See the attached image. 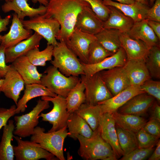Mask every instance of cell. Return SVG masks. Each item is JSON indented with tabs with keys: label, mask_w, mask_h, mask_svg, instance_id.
Returning a JSON list of instances; mask_svg holds the SVG:
<instances>
[{
	"label": "cell",
	"mask_w": 160,
	"mask_h": 160,
	"mask_svg": "<svg viewBox=\"0 0 160 160\" xmlns=\"http://www.w3.org/2000/svg\"><path fill=\"white\" fill-rule=\"evenodd\" d=\"M89 5L82 0H48L45 13L43 16L52 17L60 25L56 39L65 42L73 31L78 14L86 7Z\"/></svg>",
	"instance_id": "obj_1"
},
{
	"label": "cell",
	"mask_w": 160,
	"mask_h": 160,
	"mask_svg": "<svg viewBox=\"0 0 160 160\" xmlns=\"http://www.w3.org/2000/svg\"><path fill=\"white\" fill-rule=\"evenodd\" d=\"M80 147L79 155L86 160H116L111 146L100 136L97 129L92 135L87 138L80 135L76 136Z\"/></svg>",
	"instance_id": "obj_2"
},
{
	"label": "cell",
	"mask_w": 160,
	"mask_h": 160,
	"mask_svg": "<svg viewBox=\"0 0 160 160\" xmlns=\"http://www.w3.org/2000/svg\"><path fill=\"white\" fill-rule=\"evenodd\" d=\"M67 126L58 130L45 132L44 128L36 127L31 141L55 155L59 160H65L63 147L65 139L70 135Z\"/></svg>",
	"instance_id": "obj_3"
},
{
	"label": "cell",
	"mask_w": 160,
	"mask_h": 160,
	"mask_svg": "<svg viewBox=\"0 0 160 160\" xmlns=\"http://www.w3.org/2000/svg\"><path fill=\"white\" fill-rule=\"evenodd\" d=\"M53 56L51 63L65 76H78L84 74L81 62L65 42L60 41L54 47Z\"/></svg>",
	"instance_id": "obj_4"
},
{
	"label": "cell",
	"mask_w": 160,
	"mask_h": 160,
	"mask_svg": "<svg viewBox=\"0 0 160 160\" xmlns=\"http://www.w3.org/2000/svg\"><path fill=\"white\" fill-rule=\"evenodd\" d=\"M40 84L57 95L65 98L68 93L80 80L78 76H67L52 65L46 70Z\"/></svg>",
	"instance_id": "obj_5"
},
{
	"label": "cell",
	"mask_w": 160,
	"mask_h": 160,
	"mask_svg": "<svg viewBox=\"0 0 160 160\" xmlns=\"http://www.w3.org/2000/svg\"><path fill=\"white\" fill-rule=\"evenodd\" d=\"M21 21L25 28L33 30L44 38L47 45L55 47L58 44L56 37L59 32L60 25L54 18H46L39 15Z\"/></svg>",
	"instance_id": "obj_6"
},
{
	"label": "cell",
	"mask_w": 160,
	"mask_h": 160,
	"mask_svg": "<svg viewBox=\"0 0 160 160\" xmlns=\"http://www.w3.org/2000/svg\"><path fill=\"white\" fill-rule=\"evenodd\" d=\"M49 101L39 99L33 109L28 113L14 117L16 127L13 134L25 138L33 134L34 128L39 123V115L43 111L50 107Z\"/></svg>",
	"instance_id": "obj_7"
},
{
	"label": "cell",
	"mask_w": 160,
	"mask_h": 160,
	"mask_svg": "<svg viewBox=\"0 0 160 160\" xmlns=\"http://www.w3.org/2000/svg\"><path fill=\"white\" fill-rule=\"evenodd\" d=\"M41 99L51 102L53 104L52 110L48 113H41L39 117L42 121L48 122L52 127L48 132L58 130L67 126V122L70 113L67 111L65 98L59 95L54 97H41Z\"/></svg>",
	"instance_id": "obj_8"
},
{
	"label": "cell",
	"mask_w": 160,
	"mask_h": 160,
	"mask_svg": "<svg viewBox=\"0 0 160 160\" xmlns=\"http://www.w3.org/2000/svg\"><path fill=\"white\" fill-rule=\"evenodd\" d=\"M80 76V79L83 83L85 88V103L95 105L113 96L99 72L91 76H87L85 74Z\"/></svg>",
	"instance_id": "obj_9"
},
{
	"label": "cell",
	"mask_w": 160,
	"mask_h": 160,
	"mask_svg": "<svg viewBox=\"0 0 160 160\" xmlns=\"http://www.w3.org/2000/svg\"><path fill=\"white\" fill-rule=\"evenodd\" d=\"M17 145L13 146L14 156L17 160H59L55 155L40 147L31 141L23 140L18 136H14Z\"/></svg>",
	"instance_id": "obj_10"
},
{
	"label": "cell",
	"mask_w": 160,
	"mask_h": 160,
	"mask_svg": "<svg viewBox=\"0 0 160 160\" xmlns=\"http://www.w3.org/2000/svg\"><path fill=\"white\" fill-rule=\"evenodd\" d=\"M96 39L95 35L75 28L69 39L65 42L82 63L87 64L90 45Z\"/></svg>",
	"instance_id": "obj_11"
},
{
	"label": "cell",
	"mask_w": 160,
	"mask_h": 160,
	"mask_svg": "<svg viewBox=\"0 0 160 160\" xmlns=\"http://www.w3.org/2000/svg\"><path fill=\"white\" fill-rule=\"evenodd\" d=\"M98 130L102 138L111 147L117 159L123 156L124 153L119 144L115 122L111 113L101 114Z\"/></svg>",
	"instance_id": "obj_12"
},
{
	"label": "cell",
	"mask_w": 160,
	"mask_h": 160,
	"mask_svg": "<svg viewBox=\"0 0 160 160\" xmlns=\"http://www.w3.org/2000/svg\"><path fill=\"white\" fill-rule=\"evenodd\" d=\"M107 87L113 96L130 86L123 67H117L99 72Z\"/></svg>",
	"instance_id": "obj_13"
},
{
	"label": "cell",
	"mask_w": 160,
	"mask_h": 160,
	"mask_svg": "<svg viewBox=\"0 0 160 160\" xmlns=\"http://www.w3.org/2000/svg\"><path fill=\"white\" fill-rule=\"evenodd\" d=\"M143 93L140 86L131 85L111 98L98 103L101 113H111L117 111L132 97Z\"/></svg>",
	"instance_id": "obj_14"
},
{
	"label": "cell",
	"mask_w": 160,
	"mask_h": 160,
	"mask_svg": "<svg viewBox=\"0 0 160 160\" xmlns=\"http://www.w3.org/2000/svg\"><path fill=\"white\" fill-rule=\"evenodd\" d=\"M120 38L127 59L145 61L150 47L142 41L131 37L127 33L121 32Z\"/></svg>",
	"instance_id": "obj_15"
},
{
	"label": "cell",
	"mask_w": 160,
	"mask_h": 160,
	"mask_svg": "<svg viewBox=\"0 0 160 160\" xmlns=\"http://www.w3.org/2000/svg\"><path fill=\"white\" fill-rule=\"evenodd\" d=\"M4 79L1 91L17 105L21 92L24 89L25 84L24 80L12 64L9 65Z\"/></svg>",
	"instance_id": "obj_16"
},
{
	"label": "cell",
	"mask_w": 160,
	"mask_h": 160,
	"mask_svg": "<svg viewBox=\"0 0 160 160\" xmlns=\"http://www.w3.org/2000/svg\"><path fill=\"white\" fill-rule=\"evenodd\" d=\"M127 60L125 52L121 47L112 55L97 63L89 64L82 63L84 74L91 76L101 71L117 67H122Z\"/></svg>",
	"instance_id": "obj_17"
},
{
	"label": "cell",
	"mask_w": 160,
	"mask_h": 160,
	"mask_svg": "<svg viewBox=\"0 0 160 160\" xmlns=\"http://www.w3.org/2000/svg\"><path fill=\"white\" fill-rule=\"evenodd\" d=\"M28 0H5L1 6L3 12L6 13L13 11L20 20L26 17L32 18L39 15H43L46 12L47 7L40 5L38 8L31 7L28 2Z\"/></svg>",
	"instance_id": "obj_18"
},
{
	"label": "cell",
	"mask_w": 160,
	"mask_h": 160,
	"mask_svg": "<svg viewBox=\"0 0 160 160\" xmlns=\"http://www.w3.org/2000/svg\"><path fill=\"white\" fill-rule=\"evenodd\" d=\"M103 22L94 12L89 5L78 14L75 28L95 35L103 28Z\"/></svg>",
	"instance_id": "obj_19"
},
{
	"label": "cell",
	"mask_w": 160,
	"mask_h": 160,
	"mask_svg": "<svg viewBox=\"0 0 160 160\" xmlns=\"http://www.w3.org/2000/svg\"><path fill=\"white\" fill-rule=\"evenodd\" d=\"M155 98L146 93L132 97L117 111L119 113L140 116L144 115L154 102Z\"/></svg>",
	"instance_id": "obj_20"
},
{
	"label": "cell",
	"mask_w": 160,
	"mask_h": 160,
	"mask_svg": "<svg viewBox=\"0 0 160 160\" xmlns=\"http://www.w3.org/2000/svg\"><path fill=\"white\" fill-rule=\"evenodd\" d=\"M11 25L8 32L1 37V44L6 48L14 46L27 39L32 35V31L25 28L21 20L15 13L12 15Z\"/></svg>",
	"instance_id": "obj_21"
},
{
	"label": "cell",
	"mask_w": 160,
	"mask_h": 160,
	"mask_svg": "<svg viewBox=\"0 0 160 160\" xmlns=\"http://www.w3.org/2000/svg\"><path fill=\"white\" fill-rule=\"evenodd\" d=\"M43 37L36 32L29 38L11 47L6 48L5 60L7 63H12L17 58L26 54L31 50L39 48Z\"/></svg>",
	"instance_id": "obj_22"
},
{
	"label": "cell",
	"mask_w": 160,
	"mask_h": 160,
	"mask_svg": "<svg viewBox=\"0 0 160 160\" xmlns=\"http://www.w3.org/2000/svg\"><path fill=\"white\" fill-rule=\"evenodd\" d=\"M123 67L128 77L130 86H140L151 78L144 61L127 59Z\"/></svg>",
	"instance_id": "obj_23"
},
{
	"label": "cell",
	"mask_w": 160,
	"mask_h": 160,
	"mask_svg": "<svg viewBox=\"0 0 160 160\" xmlns=\"http://www.w3.org/2000/svg\"><path fill=\"white\" fill-rule=\"evenodd\" d=\"M12 64L23 78L25 85L40 84L43 74L38 72L36 66L29 61L26 56L17 58Z\"/></svg>",
	"instance_id": "obj_24"
},
{
	"label": "cell",
	"mask_w": 160,
	"mask_h": 160,
	"mask_svg": "<svg viewBox=\"0 0 160 160\" xmlns=\"http://www.w3.org/2000/svg\"><path fill=\"white\" fill-rule=\"evenodd\" d=\"M103 1L106 5L116 8L124 15L132 18L134 22L146 19L149 8V6L136 1L131 4H121L111 0H104Z\"/></svg>",
	"instance_id": "obj_25"
},
{
	"label": "cell",
	"mask_w": 160,
	"mask_h": 160,
	"mask_svg": "<svg viewBox=\"0 0 160 160\" xmlns=\"http://www.w3.org/2000/svg\"><path fill=\"white\" fill-rule=\"evenodd\" d=\"M57 95L40 84L33 83L25 84L24 93L18 100L16 105V114L24 112L27 108V103L32 99L40 96L54 97Z\"/></svg>",
	"instance_id": "obj_26"
},
{
	"label": "cell",
	"mask_w": 160,
	"mask_h": 160,
	"mask_svg": "<svg viewBox=\"0 0 160 160\" xmlns=\"http://www.w3.org/2000/svg\"><path fill=\"white\" fill-rule=\"evenodd\" d=\"M127 33L131 37L142 41L149 47L160 45V40L145 19L134 22Z\"/></svg>",
	"instance_id": "obj_27"
},
{
	"label": "cell",
	"mask_w": 160,
	"mask_h": 160,
	"mask_svg": "<svg viewBox=\"0 0 160 160\" xmlns=\"http://www.w3.org/2000/svg\"><path fill=\"white\" fill-rule=\"evenodd\" d=\"M107 6L110 12L108 18L103 22V28L114 29L121 33H127L133 25L134 21L114 7Z\"/></svg>",
	"instance_id": "obj_28"
},
{
	"label": "cell",
	"mask_w": 160,
	"mask_h": 160,
	"mask_svg": "<svg viewBox=\"0 0 160 160\" xmlns=\"http://www.w3.org/2000/svg\"><path fill=\"white\" fill-rule=\"evenodd\" d=\"M111 114L116 126L135 133L143 127L147 122L146 119L141 116L120 113L117 111Z\"/></svg>",
	"instance_id": "obj_29"
},
{
	"label": "cell",
	"mask_w": 160,
	"mask_h": 160,
	"mask_svg": "<svg viewBox=\"0 0 160 160\" xmlns=\"http://www.w3.org/2000/svg\"><path fill=\"white\" fill-rule=\"evenodd\" d=\"M66 125L70 134L68 136L74 140H77L76 137L78 135L89 138L94 133L87 123L75 112L70 113Z\"/></svg>",
	"instance_id": "obj_30"
},
{
	"label": "cell",
	"mask_w": 160,
	"mask_h": 160,
	"mask_svg": "<svg viewBox=\"0 0 160 160\" xmlns=\"http://www.w3.org/2000/svg\"><path fill=\"white\" fill-rule=\"evenodd\" d=\"M14 121H8V124L3 127L0 142V160H13L14 153L11 142L14 137Z\"/></svg>",
	"instance_id": "obj_31"
},
{
	"label": "cell",
	"mask_w": 160,
	"mask_h": 160,
	"mask_svg": "<svg viewBox=\"0 0 160 160\" xmlns=\"http://www.w3.org/2000/svg\"><path fill=\"white\" fill-rule=\"evenodd\" d=\"M121 32L116 29L103 28L95 36L97 40L104 48L114 54L121 47Z\"/></svg>",
	"instance_id": "obj_32"
},
{
	"label": "cell",
	"mask_w": 160,
	"mask_h": 160,
	"mask_svg": "<svg viewBox=\"0 0 160 160\" xmlns=\"http://www.w3.org/2000/svg\"><path fill=\"white\" fill-rule=\"evenodd\" d=\"M75 112L87 123L93 132L97 129L102 114L98 104L92 105L84 103Z\"/></svg>",
	"instance_id": "obj_33"
},
{
	"label": "cell",
	"mask_w": 160,
	"mask_h": 160,
	"mask_svg": "<svg viewBox=\"0 0 160 160\" xmlns=\"http://www.w3.org/2000/svg\"><path fill=\"white\" fill-rule=\"evenodd\" d=\"M84 84L80 78V80L68 93L65 97L67 110L71 113L75 112L83 103H85Z\"/></svg>",
	"instance_id": "obj_34"
},
{
	"label": "cell",
	"mask_w": 160,
	"mask_h": 160,
	"mask_svg": "<svg viewBox=\"0 0 160 160\" xmlns=\"http://www.w3.org/2000/svg\"><path fill=\"white\" fill-rule=\"evenodd\" d=\"M118 141L124 155L138 148L136 133L116 125Z\"/></svg>",
	"instance_id": "obj_35"
},
{
	"label": "cell",
	"mask_w": 160,
	"mask_h": 160,
	"mask_svg": "<svg viewBox=\"0 0 160 160\" xmlns=\"http://www.w3.org/2000/svg\"><path fill=\"white\" fill-rule=\"evenodd\" d=\"M54 47L51 45L47 44L43 50L41 51L39 48H36L29 51L25 56L34 65L36 66H44L47 61L52 60Z\"/></svg>",
	"instance_id": "obj_36"
},
{
	"label": "cell",
	"mask_w": 160,
	"mask_h": 160,
	"mask_svg": "<svg viewBox=\"0 0 160 160\" xmlns=\"http://www.w3.org/2000/svg\"><path fill=\"white\" fill-rule=\"evenodd\" d=\"M145 62L151 77L160 79V45L155 46L150 48Z\"/></svg>",
	"instance_id": "obj_37"
},
{
	"label": "cell",
	"mask_w": 160,
	"mask_h": 160,
	"mask_svg": "<svg viewBox=\"0 0 160 160\" xmlns=\"http://www.w3.org/2000/svg\"><path fill=\"white\" fill-rule=\"evenodd\" d=\"M113 54L106 49L96 39L92 42L90 45L87 64L97 63Z\"/></svg>",
	"instance_id": "obj_38"
},
{
	"label": "cell",
	"mask_w": 160,
	"mask_h": 160,
	"mask_svg": "<svg viewBox=\"0 0 160 160\" xmlns=\"http://www.w3.org/2000/svg\"><path fill=\"white\" fill-rule=\"evenodd\" d=\"M87 2L97 16L103 22L108 18L110 11L102 0H82Z\"/></svg>",
	"instance_id": "obj_39"
},
{
	"label": "cell",
	"mask_w": 160,
	"mask_h": 160,
	"mask_svg": "<svg viewBox=\"0 0 160 160\" xmlns=\"http://www.w3.org/2000/svg\"><path fill=\"white\" fill-rule=\"evenodd\" d=\"M139 148H146L155 146L158 139L150 134L143 127L136 133Z\"/></svg>",
	"instance_id": "obj_40"
},
{
	"label": "cell",
	"mask_w": 160,
	"mask_h": 160,
	"mask_svg": "<svg viewBox=\"0 0 160 160\" xmlns=\"http://www.w3.org/2000/svg\"><path fill=\"white\" fill-rule=\"evenodd\" d=\"M155 146L146 148H137L124 155L121 160H143L148 158L154 150Z\"/></svg>",
	"instance_id": "obj_41"
},
{
	"label": "cell",
	"mask_w": 160,
	"mask_h": 160,
	"mask_svg": "<svg viewBox=\"0 0 160 160\" xmlns=\"http://www.w3.org/2000/svg\"><path fill=\"white\" fill-rule=\"evenodd\" d=\"M145 92L156 99L159 103L160 102V81L151 79L144 82L140 86Z\"/></svg>",
	"instance_id": "obj_42"
},
{
	"label": "cell",
	"mask_w": 160,
	"mask_h": 160,
	"mask_svg": "<svg viewBox=\"0 0 160 160\" xmlns=\"http://www.w3.org/2000/svg\"><path fill=\"white\" fill-rule=\"evenodd\" d=\"M143 129L147 132L159 139L160 137V122L153 119H150L146 123Z\"/></svg>",
	"instance_id": "obj_43"
},
{
	"label": "cell",
	"mask_w": 160,
	"mask_h": 160,
	"mask_svg": "<svg viewBox=\"0 0 160 160\" xmlns=\"http://www.w3.org/2000/svg\"><path fill=\"white\" fill-rule=\"evenodd\" d=\"M16 106L12 105L9 108H0V129L7 124L9 119L16 114Z\"/></svg>",
	"instance_id": "obj_44"
},
{
	"label": "cell",
	"mask_w": 160,
	"mask_h": 160,
	"mask_svg": "<svg viewBox=\"0 0 160 160\" xmlns=\"http://www.w3.org/2000/svg\"><path fill=\"white\" fill-rule=\"evenodd\" d=\"M146 19L160 22V0H155L151 8L148 9Z\"/></svg>",
	"instance_id": "obj_45"
},
{
	"label": "cell",
	"mask_w": 160,
	"mask_h": 160,
	"mask_svg": "<svg viewBox=\"0 0 160 160\" xmlns=\"http://www.w3.org/2000/svg\"><path fill=\"white\" fill-rule=\"evenodd\" d=\"M5 47L0 45V78H4L7 72L9 65H7L5 60Z\"/></svg>",
	"instance_id": "obj_46"
},
{
	"label": "cell",
	"mask_w": 160,
	"mask_h": 160,
	"mask_svg": "<svg viewBox=\"0 0 160 160\" xmlns=\"http://www.w3.org/2000/svg\"><path fill=\"white\" fill-rule=\"evenodd\" d=\"M159 103L154 101L151 107V114L150 119H153L160 122V106Z\"/></svg>",
	"instance_id": "obj_47"
},
{
	"label": "cell",
	"mask_w": 160,
	"mask_h": 160,
	"mask_svg": "<svg viewBox=\"0 0 160 160\" xmlns=\"http://www.w3.org/2000/svg\"><path fill=\"white\" fill-rule=\"evenodd\" d=\"M146 22L160 40V22L147 19Z\"/></svg>",
	"instance_id": "obj_48"
},
{
	"label": "cell",
	"mask_w": 160,
	"mask_h": 160,
	"mask_svg": "<svg viewBox=\"0 0 160 160\" xmlns=\"http://www.w3.org/2000/svg\"><path fill=\"white\" fill-rule=\"evenodd\" d=\"M11 17V15H8L3 18L0 15V42H1L2 36L0 33L7 30V26L9 24Z\"/></svg>",
	"instance_id": "obj_49"
},
{
	"label": "cell",
	"mask_w": 160,
	"mask_h": 160,
	"mask_svg": "<svg viewBox=\"0 0 160 160\" xmlns=\"http://www.w3.org/2000/svg\"><path fill=\"white\" fill-rule=\"evenodd\" d=\"M156 147L148 158L149 160H159L160 159V140H159L156 144Z\"/></svg>",
	"instance_id": "obj_50"
},
{
	"label": "cell",
	"mask_w": 160,
	"mask_h": 160,
	"mask_svg": "<svg viewBox=\"0 0 160 160\" xmlns=\"http://www.w3.org/2000/svg\"><path fill=\"white\" fill-rule=\"evenodd\" d=\"M31 1L34 4L39 2L41 5H43L46 7L48 3V0H31Z\"/></svg>",
	"instance_id": "obj_51"
},
{
	"label": "cell",
	"mask_w": 160,
	"mask_h": 160,
	"mask_svg": "<svg viewBox=\"0 0 160 160\" xmlns=\"http://www.w3.org/2000/svg\"><path fill=\"white\" fill-rule=\"evenodd\" d=\"M102 1L104 0H102ZM118 1L119 3L124 4H131L135 1V0H115Z\"/></svg>",
	"instance_id": "obj_52"
},
{
	"label": "cell",
	"mask_w": 160,
	"mask_h": 160,
	"mask_svg": "<svg viewBox=\"0 0 160 160\" xmlns=\"http://www.w3.org/2000/svg\"><path fill=\"white\" fill-rule=\"evenodd\" d=\"M135 1L140 2L148 6H149V2L148 0H135Z\"/></svg>",
	"instance_id": "obj_53"
},
{
	"label": "cell",
	"mask_w": 160,
	"mask_h": 160,
	"mask_svg": "<svg viewBox=\"0 0 160 160\" xmlns=\"http://www.w3.org/2000/svg\"><path fill=\"white\" fill-rule=\"evenodd\" d=\"M4 81V79H0V93L1 92V88Z\"/></svg>",
	"instance_id": "obj_54"
},
{
	"label": "cell",
	"mask_w": 160,
	"mask_h": 160,
	"mask_svg": "<svg viewBox=\"0 0 160 160\" xmlns=\"http://www.w3.org/2000/svg\"><path fill=\"white\" fill-rule=\"evenodd\" d=\"M149 4L150 3V5L152 6V5L153 4L155 0H149Z\"/></svg>",
	"instance_id": "obj_55"
}]
</instances>
